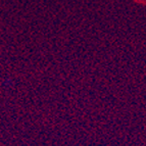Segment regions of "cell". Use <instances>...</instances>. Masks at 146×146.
Returning <instances> with one entry per match:
<instances>
[]
</instances>
